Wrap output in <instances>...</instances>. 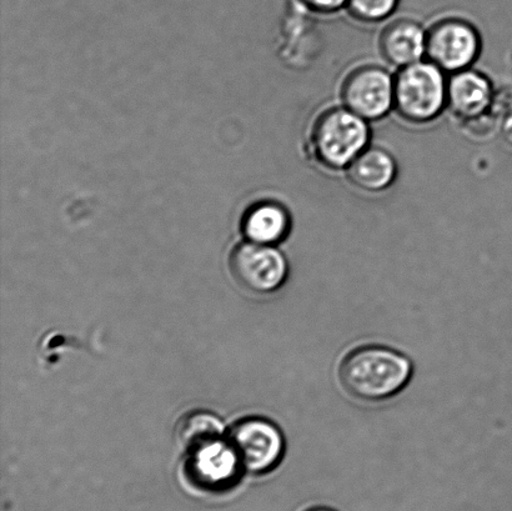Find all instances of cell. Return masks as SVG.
<instances>
[{
  "mask_svg": "<svg viewBox=\"0 0 512 511\" xmlns=\"http://www.w3.org/2000/svg\"><path fill=\"white\" fill-rule=\"evenodd\" d=\"M413 372V363L403 353L383 345H363L341 360L339 380L350 397L375 403L399 394Z\"/></svg>",
  "mask_w": 512,
  "mask_h": 511,
  "instance_id": "6da1fadb",
  "label": "cell"
},
{
  "mask_svg": "<svg viewBox=\"0 0 512 511\" xmlns=\"http://www.w3.org/2000/svg\"><path fill=\"white\" fill-rule=\"evenodd\" d=\"M309 145L321 167L345 172L370 147V123L343 105L325 109L311 125Z\"/></svg>",
  "mask_w": 512,
  "mask_h": 511,
  "instance_id": "7a4b0ae2",
  "label": "cell"
},
{
  "mask_svg": "<svg viewBox=\"0 0 512 511\" xmlns=\"http://www.w3.org/2000/svg\"><path fill=\"white\" fill-rule=\"evenodd\" d=\"M449 75L429 59L398 69L394 84V112L405 122L424 125L448 109Z\"/></svg>",
  "mask_w": 512,
  "mask_h": 511,
  "instance_id": "3957f363",
  "label": "cell"
},
{
  "mask_svg": "<svg viewBox=\"0 0 512 511\" xmlns=\"http://www.w3.org/2000/svg\"><path fill=\"white\" fill-rule=\"evenodd\" d=\"M483 50L478 28L463 18H444L428 29L426 59L448 75L474 68Z\"/></svg>",
  "mask_w": 512,
  "mask_h": 511,
  "instance_id": "277c9868",
  "label": "cell"
},
{
  "mask_svg": "<svg viewBox=\"0 0 512 511\" xmlns=\"http://www.w3.org/2000/svg\"><path fill=\"white\" fill-rule=\"evenodd\" d=\"M395 74L376 64L351 70L340 87L343 107L369 123L379 122L394 112Z\"/></svg>",
  "mask_w": 512,
  "mask_h": 511,
  "instance_id": "5b68a950",
  "label": "cell"
},
{
  "mask_svg": "<svg viewBox=\"0 0 512 511\" xmlns=\"http://www.w3.org/2000/svg\"><path fill=\"white\" fill-rule=\"evenodd\" d=\"M233 279L248 292L273 293L288 278V262L274 245L252 242L237 245L229 257Z\"/></svg>",
  "mask_w": 512,
  "mask_h": 511,
  "instance_id": "8992f818",
  "label": "cell"
},
{
  "mask_svg": "<svg viewBox=\"0 0 512 511\" xmlns=\"http://www.w3.org/2000/svg\"><path fill=\"white\" fill-rule=\"evenodd\" d=\"M229 443L243 467L252 473L274 469L285 452L283 433L274 423L261 418H249L235 424Z\"/></svg>",
  "mask_w": 512,
  "mask_h": 511,
  "instance_id": "52a82bcc",
  "label": "cell"
},
{
  "mask_svg": "<svg viewBox=\"0 0 512 511\" xmlns=\"http://www.w3.org/2000/svg\"><path fill=\"white\" fill-rule=\"evenodd\" d=\"M495 104V89L488 75L474 68L450 74L448 109L466 124L490 117Z\"/></svg>",
  "mask_w": 512,
  "mask_h": 511,
  "instance_id": "ba28073f",
  "label": "cell"
},
{
  "mask_svg": "<svg viewBox=\"0 0 512 511\" xmlns=\"http://www.w3.org/2000/svg\"><path fill=\"white\" fill-rule=\"evenodd\" d=\"M239 467H243L230 443L222 439L189 450L187 474L199 488L220 490L228 488L238 477Z\"/></svg>",
  "mask_w": 512,
  "mask_h": 511,
  "instance_id": "9c48e42d",
  "label": "cell"
},
{
  "mask_svg": "<svg viewBox=\"0 0 512 511\" xmlns=\"http://www.w3.org/2000/svg\"><path fill=\"white\" fill-rule=\"evenodd\" d=\"M428 29L414 19L401 18L389 23L379 37V50L386 63L405 68L426 59Z\"/></svg>",
  "mask_w": 512,
  "mask_h": 511,
  "instance_id": "30bf717a",
  "label": "cell"
},
{
  "mask_svg": "<svg viewBox=\"0 0 512 511\" xmlns=\"http://www.w3.org/2000/svg\"><path fill=\"white\" fill-rule=\"evenodd\" d=\"M345 174L349 183L361 192L379 194L393 187L399 168L389 150L370 145L349 165Z\"/></svg>",
  "mask_w": 512,
  "mask_h": 511,
  "instance_id": "8fae6325",
  "label": "cell"
},
{
  "mask_svg": "<svg viewBox=\"0 0 512 511\" xmlns=\"http://www.w3.org/2000/svg\"><path fill=\"white\" fill-rule=\"evenodd\" d=\"M290 229L289 210L276 202L256 203L244 215L243 232L252 243L278 244L288 237Z\"/></svg>",
  "mask_w": 512,
  "mask_h": 511,
  "instance_id": "7c38bea8",
  "label": "cell"
},
{
  "mask_svg": "<svg viewBox=\"0 0 512 511\" xmlns=\"http://www.w3.org/2000/svg\"><path fill=\"white\" fill-rule=\"evenodd\" d=\"M222 420L212 413L194 412L179 420L177 434L179 443L188 450L222 439Z\"/></svg>",
  "mask_w": 512,
  "mask_h": 511,
  "instance_id": "4fadbf2b",
  "label": "cell"
},
{
  "mask_svg": "<svg viewBox=\"0 0 512 511\" xmlns=\"http://www.w3.org/2000/svg\"><path fill=\"white\" fill-rule=\"evenodd\" d=\"M399 3L400 0H348L346 9L358 22L376 24L389 19Z\"/></svg>",
  "mask_w": 512,
  "mask_h": 511,
  "instance_id": "5bb4252c",
  "label": "cell"
},
{
  "mask_svg": "<svg viewBox=\"0 0 512 511\" xmlns=\"http://www.w3.org/2000/svg\"><path fill=\"white\" fill-rule=\"evenodd\" d=\"M298 2L309 12L321 15L338 13L348 4V0H298Z\"/></svg>",
  "mask_w": 512,
  "mask_h": 511,
  "instance_id": "9a60e30c",
  "label": "cell"
},
{
  "mask_svg": "<svg viewBox=\"0 0 512 511\" xmlns=\"http://www.w3.org/2000/svg\"><path fill=\"white\" fill-rule=\"evenodd\" d=\"M500 133L506 142L512 145V108L500 120Z\"/></svg>",
  "mask_w": 512,
  "mask_h": 511,
  "instance_id": "2e32d148",
  "label": "cell"
},
{
  "mask_svg": "<svg viewBox=\"0 0 512 511\" xmlns=\"http://www.w3.org/2000/svg\"><path fill=\"white\" fill-rule=\"evenodd\" d=\"M308 511H334V510H330V509H326V508H314V509H310Z\"/></svg>",
  "mask_w": 512,
  "mask_h": 511,
  "instance_id": "e0dca14e",
  "label": "cell"
}]
</instances>
